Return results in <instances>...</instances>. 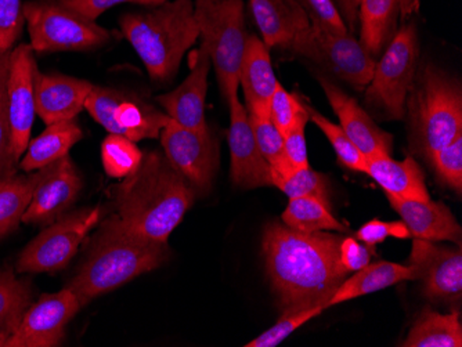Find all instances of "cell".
<instances>
[{"instance_id": "1", "label": "cell", "mask_w": 462, "mask_h": 347, "mask_svg": "<svg viewBox=\"0 0 462 347\" xmlns=\"http://www.w3.org/2000/svg\"><path fill=\"white\" fill-rule=\"evenodd\" d=\"M341 234L300 233L284 223L264 229L262 252L273 291L282 310L324 306L349 277L339 256Z\"/></svg>"}, {"instance_id": "2", "label": "cell", "mask_w": 462, "mask_h": 347, "mask_svg": "<svg viewBox=\"0 0 462 347\" xmlns=\"http://www.w3.org/2000/svg\"><path fill=\"white\" fill-rule=\"evenodd\" d=\"M196 196L165 154L147 152L139 168L116 187V216L131 232L168 242Z\"/></svg>"}, {"instance_id": "3", "label": "cell", "mask_w": 462, "mask_h": 347, "mask_svg": "<svg viewBox=\"0 0 462 347\" xmlns=\"http://www.w3.org/2000/svg\"><path fill=\"white\" fill-rule=\"evenodd\" d=\"M168 256V242L142 237L113 216L93 237L89 252L69 288L83 307L95 297L160 268Z\"/></svg>"}, {"instance_id": "4", "label": "cell", "mask_w": 462, "mask_h": 347, "mask_svg": "<svg viewBox=\"0 0 462 347\" xmlns=\"http://www.w3.org/2000/svg\"><path fill=\"white\" fill-rule=\"evenodd\" d=\"M119 25L155 82L172 79L184 54L199 38L191 0L165 2L150 12L129 13Z\"/></svg>"}, {"instance_id": "5", "label": "cell", "mask_w": 462, "mask_h": 347, "mask_svg": "<svg viewBox=\"0 0 462 347\" xmlns=\"http://www.w3.org/2000/svg\"><path fill=\"white\" fill-rule=\"evenodd\" d=\"M411 146L422 157L433 152L462 133L461 84L433 66L420 67L406 100Z\"/></svg>"}, {"instance_id": "6", "label": "cell", "mask_w": 462, "mask_h": 347, "mask_svg": "<svg viewBox=\"0 0 462 347\" xmlns=\"http://www.w3.org/2000/svg\"><path fill=\"white\" fill-rule=\"evenodd\" d=\"M194 15L201 45L211 57L226 101L238 95L241 59L245 50V18L243 0H197Z\"/></svg>"}, {"instance_id": "7", "label": "cell", "mask_w": 462, "mask_h": 347, "mask_svg": "<svg viewBox=\"0 0 462 347\" xmlns=\"http://www.w3.org/2000/svg\"><path fill=\"white\" fill-rule=\"evenodd\" d=\"M417 28L406 24L392 38L375 64L365 98L385 119L401 121L406 115V100L414 82L420 59Z\"/></svg>"}, {"instance_id": "8", "label": "cell", "mask_w": 462, "mask_h": 347, "mask_svg": "<svg viewBox=\"0 0 462 347\" xmlns=\"http://www.w3.org/2000/svg\"><path fill=\"white\" fill-rule=\"evenodd\" d=\"M31 48L43 51L90 50L110 41L111 33L96 22L62 6L59 0L23 5Z\"/></svg>"}, {"instance_id": "9", "label": "cell", "mask_w": 462, "mask_h": 347, "mask_svg": "<svg viewBox=\"0 0 462 347\" xmlns=\"http://www.w3.org/2000/svg\"><path fill=\"white\" fill-rule=\"evenodd\" d=\"M355 87L370 84L375 59L349 33H335L310 23L288 46Z\"/></svg>"}, {"instance_id": "10", "label": "cell", "mask_w": 462, "mask_h": 347, "mask_svg": "<svg viewBox=\"0 0 462 347\" xmlns=\"http://www.w3.org/2000/svg\"><path fill=\"white\" fill-rule=\"evenodd\" d=\"M100 208H87L60 217L21 252L17 273H56L77 253L82 241L100 222Z\"/></svg>"}, {"instance_id": "11", "label": "cell", "mask_w": 462, "mask_h": 347, "mask_svg": "<svg viewBox=\"0 0 462 347\" xmlns=\"http://www.w3.org/2000/svg\"><path fill=\"white\" fill-rule=\"evenodd\" d=\"M85 108L108 133L121 134L134 142L155 139L171 121L144 101L107 87H93Z\"/></svg>"}, {"instance_id": "12", "label": "cell", "mask_w": 462, "mask_h": 347, "mask_svg": "<svg viewBox=\"0 0 462 347\" xmlns=\"http://www.w3.org/2000/svg\"><path fill=\"white\" fill-rule=\"evenodd\" d=\"M160 136L166 160L196 194L211 190L219 154L209 126L187 129L170 121Z\"/></svg>"}, {"instance_id": "13", "label": "cell", "mask_w": 462, "mask_h": 347, "mask_svg": "<svg viewBox=\"0 0 462 347\" xmlns=\"http://www.w3.org/2000/svg\"><path fill=\"white\" fill-rule=\"evenodd\" d=\"M409 266L415 279L422 282V292L432 302L459 305L462 297V252L442 247L433 241H412Z\"/></svg>"}, {"instance_id": "14", "label": "cell", "mask_w": 462, "mask_h": 347, "mask_svg": "<svg viewBox=\"0 0 462 347\" xmlns=\"http://www.w3.org/2000/svg\"><path fill=\"white\" fill-rule=\"evenodd\" d=\"M80 309L77 295L69 287L57 294L42 295L35 305H31L5 347L59 346L66 336L67 325Z\"/></svg>"}, {"instance_id": "15", "label": "cell", "mask_w": 462, "mask_h": 347, "mask_svg": "<svg viewBox=\"0 0 462 347\" xmlns=\"http://www.w3.org/2000/svg\"><path fill=\"white\" fill-rule=\"evenodd\" d=\"M32 201L21 219L28 224H51L74 205L82 190V178L69 155L49 163L38 172Z\"/></svg>"}, {"instance_id": "16", "label": "cell", "mask_w": 462, "mask_h": 347, "mask_svg": "<svg viewBox=\"0 0 462 347\" xmlns=\"http://www.w3.org/2000/svg\"><path fill=\"white\" fill-rule=\"evenodd\" d=\"M230 128L227 140L230 149L231 180L238 187H273L272 168L261 154L249 125L248 111L238 100V95L228 98Z\"/></svg>"}, {"instance_id": "17", "label": "cell", "mask_w": 462, "mask_h": 347, "mask_svg": "<svg viewBox=\"0 0 462 347\" xmlns=\"http://www.w3.org/2000/svg\"><path fill=\"white\" fill-rule=\"evenodd\" d=\"M32 51L31 45H21L12 50L10 56L7 100L13 150L18 160L27 151L31 129L36 115L35 74L38 68Z\"/></svg>"}, {"instance_id": "18", "label": "cell", "mask_w": 462, "mask_h": 347, "mask_svg": "<svg viewBox=\"0 0 462 347\" xmlns=\"http://www.w3.org/2000/svg\"><path fill=\"white\" fill-rule=\"evenodd\" d=\"M319 84L339 119V126L365 158L391 157L393 137L373 121L355 98L345 93L329 78L319 77Z\"/></svg>"}, {"instance_id": "19", "label": "cell", "mask_w": 462, "mask_h": 347, "mask_svg": "<svg viewBox=\"0 0 462 347\" xmlns=\"http://www.w3.org/2000/svg\"><path fill=\"white\" fill-rule=\"evenodd\" d=\"M211 71V57L201 45L194 59L193 69L180 87L157 97L171 121L187 129L208 128L205 121V98L208 75Z\"/></svg>"}, {"instance_id": "20", "label": "cell", "mask_w": 462, "mask_h": 347, "mask_svg": "<svg viewBox=\"0 0 462 347\" xmlns=\"http://www.w3.org/2000/svg\"><path fill=\"white\" fill-rule=\"evenodd\" d=\"M93 85L62 75L35 74V108L46 125L75 119L85 108Z\"/></svg>"}, {"instance_id": "21", "label": "cell", "mask_w": 462, "mask_h": 347, "mask_svg": "<svg viewBox=\"0 0 462 347\" xmlns=\"http://www.w3.org/2000/svg\"><path fill=\"white\" fill-rule=\"evenodd\" d=\"M392 208L401 215L411 237L427 241H450L461 245L462 230L443 202L417 201L389 196Z\"/></svg>"}, {"instance_id": "22", "label": "cell", "mask_w": 462, "mask_h": 347, "mask_svg": "<svg viewBox=\"0 0 462 347\" xmlns=\"http://www.w3.org/2000/svg\"><path fill=\"white\" fill-rule=\"evenodd\" d=\"M238 80L244 90L246 111L269 116L270 100L280 82L273 71L269 48L258 36L248 35L246 38Z\"/></svg>"}, {"instance_id": "23", "label": "cell", "mask_w": 462, "mask_h": 347, "mask_svg": "<svg viewBox=\"0 0 462 347\" xmlns=\"http://www.w3.org/2000/svg\"><path fill=\"white\" fill-rule=\"evenodd\" d=\"M252 14L267 48H288L310 25L300 0H249Z\"/></svg>"}, {"instance_id": "24", "label": "cell", "mask_w": 462, "mask_h": 347, "mask_svg": "<svg viewBox=\"0 0 462 347\" xmlns=\"http://www.w3.org/2000/svg\"><path fill=\"white\" fill-rule=\"evenodd\" d=\"M365 175L373 178L389 196L417 201L430 199L424 172L412 157L403 160L392 157L367 158Z\"/></svg>"}, {"instance_id": "25", "label": "cell", "mask_w": 462, "mask_h": 347, "mask_svg": "<svg viewBox=\"0 0 462 347\" xmlns=\"http://www.w3.org/2000/svg\"><path fill=\"white\" fill-rule=\"evenodd\" d=\"M412 279H415V271L410 266L391 263V261L368 263L339 285V288L327 303V309L339 303L383 291L392 285L412 281Z\"/></svg>"}, {"instance_id": "26", "label": "cell", "mask_w": 462, "mask_h": 347, "mask_svg": "<svg viewBox=\"0 0 462 347\" xmlns=\"http://www.w3.org/2000/svg\"><path fill=\"white\" fill-rule=\"evenodd\" d=\"M82 136V131L75 119L48 125V129L42 132L41 136L28 144L27 154L20 162L21 169L28 173L33 172L61 157H66Z\"/></svg>"}, {"instance_id": "27", "label": "cell", "mask_w": 462, "mask_h": 347, "mask_svg": "<svg viewBox=\"0 0 462 347\" xmlns=\"http://www.w3.org/2000/svg\"><path fill=\"white\" fill-rule=\"evenodd\" d=\"M359 9L360 45L378 57L394 36L399 4L397 0H360Z\"/></svg>"}, {"instance_id": "28", "label": "cell", "mask_w": 462, "mask_h": 347, "mask_svg": "<svg viewBox=\"0 0 462 347\" xmlns=\"http://www.w3.org/2000/svg\"><path fill=\"white\" fill-rule=\"evenodd\" d=\"M403 347H461V315L457 310L443 313L425 310L411 326Z\"/></svg>"}, {"instance_id": "29", "label": "cell", "mask_w": 462, "mask_h": 347, "mask_svg": "<svg viewBox=\"0 0 462 347\" xmlns=\"http://www.w3.org/2000/svg\"><path fill=\"white\" fill-rule=\"evenodd\" d=\"M282 220L285 226L300 233L346 232L331 214V204L318 196L291 198Z\"/></svg>"}, {"instance_id": "30", "label": "cell", "mask_w": 462, "mask_h": 347, "mask_svg": "<svg viewBox=\"0 0 462 347\" xmlns=\"http://www.w3.org/2000/svg\"><path fill=\"white\" fill-rule=\"evenodd\" d=\"M38 173L0 180V237L17 227L32 201Z\"/></svg>"}, {"instance_id": "31", "label": "cell", "mask_w": 462, "mask_h": 347, "mask_svg": "<svg viewBox=\"0 0 462 347\" xmlns=\"http://www.w3.org/2000/svg\"><path fill=\"white\" fill-rule=\"evenodd\" d=\"M31 307V289L13 270L0 271V333L7 339L17 331Z\"/></svg>"}, {"instance_id": "32", "label": "cell", "mask_w": 462, "mask_h": 347, "mask_svg": "<svg viewBox=\"0 0 462 347\" xmlns=\"http://www.w3.org/2000/svg\"><path fill=\"white\" fill-rule=\"evenodd\" d=\"M248 119L261 154L272 168L273 186H274V181L287 178L291 173L295 172L285 158L284 136L270 121L269 116L248 113Z\"/></svg>"}, {"instance_id": "33", "label": "cell", "mask_w": 462, "mask_h": 347, "mask_svg": "<svg viewBox=\"0 0 462 347\" xmlns=\"http://www.w3.org/2000/svg\"><path fill=\"white\" fill-rule=\"evenodd\" d=\"M10 56H12V50L0 51V180H6L15 176L18 165V160L13 150L9 100H7Z\"/></svg>"}, {"instance_id": "34", "label": "cell", "mask_w": 462, "mask_h": 347, "mask_svg": "<svg viewBox=\"0 0 462 347\" xmlns=\"http://www.w3.org/2000/svg\"><path fill=\"white\" fill-rule=\"evenodd\" d=\"M303 105H305L306 111H308L309 119L326 134L327 139L331 142L332 149L335 150V154L338 157L339 163L346 167L347 169L365 173L367 158L353 144L352 140L342 131L341 126L337 125V123L329 121L326 116L321 115L318 110H314L305 98H303Z\"/></svg>"}, {"instance_id": "35", "label": "cell", "mask_w": 462, "mask_h": 347, "mask_svg": "<svg viewBox=\"0 0 462 347\" xmlns=\"http://www.w3.org/2000/svg\"><path fill=\"white\" fill-rule=\"evenodd\" d=\"M143 152L132 140L110 133L101 144V160L106 173L114 178H128L139 168Z\"/></svg>"}, {"instance_id": "36", "label": "cell", "mask_w": 462, "mask_h": 347, "mask_svg": "<svg viewBox=\"0 0 462 347\" xmlns=\"http://www.w3.org/2000/svg\"><path fill=\"white\" fill-rule=\"evenodd\" d=\"M327 310L324 306H298L282 310V317L269 330L245 344V347H276L291 333L305 325L311 318L318 317Z\"/></svg>"}, {"instance_id": "37", "label": "cell", "mask_w": 462, "mask_h": 347, "mask_svg": "<svg viewBox=\"0 0 462 347\" xmlns=\"http://www.w3.org/2000/svg\"><path fill=\"white\" fill-rule=\"evenodd\" d=\"M274 187L282 190L288 198L318 196L329 202L328 180L326 176L316 172L310 167L295 170L284 178L274 181Z\"/></svg>"}, {"instance_id": "38", "label": "cell", "mask_w": 462, "mask_h": 347, "mask_svg": "<svg viewBox=\"0 0 462 347\" xmlns=\"http://www.w3.org/2000/svg\"><path fill=\"white\" fill-rule=\"evenodd\" d=\"M430 162L436 175L458 196L462 193V133L442 149L433 152Z\"/></svg>"}, {"instance_id": "39", "label": "cell", "mask_w": 462, "mask_h": 347, "mask_svg": "<svg viewBox=\"0 0 462 347\" xmlns=\"http://www.w3.org/2000/svg\"><path fill=\"white\" fill-rule=\"evenodd\" d=\"M303 98L297 93H290L282 84L277 85L276 92L273 95L269 105V118L282 136L293 125V122L305 113Z\"/></svg>"}, {"instance_id": "40", "label": "cell", "mask_w": 462, "mask_h": 347, "mask_svg": "<svg viewBox=\"0 0 462 347\" xmlns=\"http://www.w3.org/2000/svg\"><path fill=\"white\" fill-rule=\"evenodd\" d=\"M24 24L21 0H0V51L12 50Z\"/></svg>"}, {"instance_id": "41", "label": "cell", "mask_w": 462, "mask_h": 347, "mask_svg": "<svg viewBox=\"0 0 462 347\" xmlns=\"http://www.w3.org/2000/svg\"><path fill=\"white\" fill-rule=\"evenodd\" d=\"M309 121L308 111L300 114V118L284 134V154L293 170L305 169L310 167L306 146L305 128Z\"/></svg>"}, {"instance_id": "42", "label": "cell", "mask_w": 462, "mask_h": 347, "mask_svg": "<svg viewBox=\"0 0 462 347\" xmlns=\"http://www.w3.org/2000/svg\"><path fill=\"white\" fill-rule=\"evenodd\" d=\"M388 237L409 240L411 238V233L403 220L402 222H383V220L374 219L360 227L359 232L355 235L356 240H359L360 242L365 243L371 248L383 242Z\"/></svg>"}, {"instance_id": "43", "label": "cell", "mask_w": 462, "mask_h": 347, "mask_svg": "<svg viewBox=\"0 0 462 347\" xmlns=\"http://www.w3.org/2000/svg\"><path fill=\"white\" fill-rule=\"evenodd\" d=\"M310 23L335 33H347L344 18L332 0H303Z\"/></svg>"}, {"instance_id": "44", "label": "cell", "mask_w": 462, "mask_h": 347, "mask_svg": "<svg viewBox=\"0 0 462 347\" xmlns=\"http://www.w3.org/2000/svg\"><path fill=\"white\" fill-rule=\"evenodd\" d=\"M374 255H375L374 248L368 247L365 243L363 245L359 240L353 237L344 238L339 247V256L347 273H355L367 266Z\"/></svg>"}, {"instance_id": "45", "label": "cell", "mask_w": 462, "mask_h": 347, "mask_svg": "<svg viewBox=\"0 0 462 347\" xmlns=\"http://www.w3.org/2000/svg\"><path fill=\"white\" fill-rule=\"evenodd\" d=\"M62 6L95 22L98 15L116 5L136 2V0H59Z\"/></svg>"}, {"instance_id": "46", "label": "cell", "mask_w": 462, "mask_h": 347, "mask_svg": "<svg viewBox=\"0 0 462 347\" xmlns=\"http://www.w3.org/2000/svg\"><path fill=\"white\" fill-rule=\"evenodd\" d=\"M397 4H399V10L403 17H407L414 7V0H397Z\"/></svg>"}, {"instance_id": "47", "label": "cell", "mask_w": 462, "mask_h": 347, "mask_svg": "<svg viewBox=\"0 0 462 347\" xmlns=\"http://www.w3.org/2000/svg\"><path fill=\"white\" fill-rule=\"evenodd\" d=\"M136 2L142 5H162L166 0H136Z\"/></svg>"}, {"instance_id": "48", "label": "cell", "mask_w": 462, "mask_h": 347, "mask_svg": "<svg viewBox=\"0 0 462 347\" xmlns=\"http://www.w3.org/2000/svg\"><path fill=\"white\" fill-rule=\"evenodd\" d=\"M345 4H346L347 9L353 10L359 7L360 0H345Z\"/></svg>"}, {"instance_id": "49", "label": "cell", "mask_w": 462, "mask_h": 347, "mask_svg": "<svg viewBox=\"0 0 462 347\" xmlns=\"http://www.w3.org/2000/svg\"><path fill=\"white\" fill-rule=\"evenodd\" d=\"M6 342H7L6 336L2 335V333H0V347L6 346Z\"/></svg>"}]
</instances>
